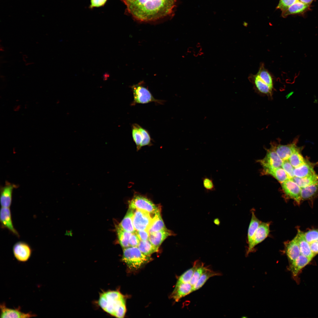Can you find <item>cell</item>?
<instances>
[{
  "instance_id": "16",
  "label": "cell",
  "mask_w": 318,
  "mask_h": 318,
  "mask_svg": "<svg viewBox=\"0 0 318 318\" xmlns=\"http://www.w3.org/2000/svg\"><path fill=\"white\" fill-rule=\"evenodd\" d=\"M0 318H30L36 316L35 314L31 313H24L21 312L19 307L17 309L9 308L4 303L0 305Z\"/></svg>"
},
{
  "instance_id": "23",
  "label": "cell",
  "mask_w": 318,
  "mask_h": 318,
  "mask_svg": "<svg viewBox=\"0 0 318 318\" xmlns=\"http://www.w3.org/2000/svg\"><path fill=\"white\" fill-rule=\"evenodd\" d=\"M294 173L295 176L303 178L313 175L315 173L313 165L306 160L303 164L294 168Z\"/></svg>"
},
{
  "instance_id": "3",
  "label": "cell",
  "mask_w": 318,
  "mask_h": 318,
  "mask_svg": "<svg viewBox=\"0 0 318 318\" xmlns=\"http://www.w3.org/2000/svg\"><path fill=\"white\" fill-rule=\"evenodd\" d=\"M249 78L258 92L267 95L272 94L274 89L273 77L265 68L264 64H261L256 74L250 75Z\"/></svg>"
},
{
  "instance_id": "10",
  "label": "cell",
  "mask_w": 318,
  "mask_h": 318,
  "mask_svg": "<svg viewBox=\"0 0 318 318\" xmlns=\"http://www.w3.org/2000/svg\"><path fill=\"white\" fill-rule=\"evenodd\" d=\"M269 222H261L259 224L254 236L251 245L248 247L247 254L253 250L257 245L264 241L269 236L270 232Z\"/></svg>"
},
{
  "instance_id": "36",
  "label": "cell",
  "mask_w": 318,
  "mask_h": 318,
  "mask_svg": "<svg viewBox=\"0 0 318 318\" xmlns=\"http://www.w3.org/2000/svg\"><path fill=\"white\" fill-rule=\"evenodd\" d=\"M202 180L203 186L206 191L209 192L215 191V186L212 178L204 176L202 178Z\"/></svg>"
},
{
  "instance_id": "43",
  "label": "cell",
  "mask_w": 318,
  "mask_h": 318,
  "mask_svg": "<svg viewBox=\"0 0 318 318\" xmlns=\"http://www.w3.org/2000/svg\"><path fill=\"white\" fill-rule=\"evenodd\" d=\"M213 222L217 226H219L220 225L221 222L219 218H216L214 219Z\"/></svg>"
},
{
  "instance_id": "24",
  "label": "cell",
  "mask_w": 318,
  "mask_h": 318,
  "mask_svg": "<svg viewBox=\"0 0 318 318\" xmlns=\"http://www.w3.org/2000/svg\"><path fill=\"white\" fill-rule=\"evenodd\" d=\"M166 229L159 210L155 213L148 231L150 234Z\"/></svg>"
},
{
  "instance_id": "22",
  "label": "cell",
  "mask_w": 318,
  "mask_h": 318,
  "mask_svg": "<svg viewBox=\"0 0 318 318\" xmlns=\"http://www.w3.org/2000/svg\"><path fill=\"white\" fill-rule=\"evenodd\" d=\"M193 286L190 283H183L175 288L172 297L177 302L182 297L193 292Z\"/></svg>"
},
{
  "instance_id": "1",
  "label": "cell",
  "mask_w": 318,
  "mask_h": 318,
  "mask_svg": "<svg viewBox=\"0 0 318 318\" xmlns=\"http://www.w3.org/2000/svg\"><path fill=\"white\" fill-rule=\"evenodd\" d=\"M127 12L136 20L149 22L172 14L176 0H122Z\"/></svg>"
},
{
  "instance_id": "19",
  "label": "cell",
  "mask_w": 318,
  "mask_h": 318,
  "mask_svg": "<svg viewBox=\"0 0 318 318\" xmlns=\"http://www.w3.org/2000/svg\"><path fill=\"white\" fill-rule=\"evenodd\" d=\"M175 235L172 231L167 229L150 233L148 240L153 245L159 248L167 237Z\"/></svg>"
},
{
  "instance_id": "18",
  "label": "cell",
  "mask_w": 318,
  "mask_h": 318,
  "mask_svg": "<svg viewBox=\"0 0 318 318\" xmlns=\"http://www.w3.org/2000/svg\"><path fill=\"white\" fill-rule=\"evenodd\" d=\"M312 259L301 254L294 261L289 264V269L294 278H297L299 272Z\"/></svg>"
},
{
  "instance_id": "14",
  "label": "cell",
  "mask_w": 318,
  "mask_h": 318,
  "mask_svg": "<svg viewBox=\"0 0 318 318\" xmlns=\"http://www.w3.org/2000/svg\"><path fill=\"white\" fill-rule=\"evenodd\" d=\"M0 221L1 228L7 229L13 234L19 237V233L14 226L9 208L1 207L0 212Z\"/></svg>"
},
{
  "instance_id": "13",
  "label": "cell",
  "mask_w": 318,
  "mask_h": 318,
  "mask_svg": "<svg viewBox=\"0 0 318 318\" xmlns=\"http://www.w3.org/2000/svg\"><path fill=\"white\" fill-rule=\"evenodd\" d=\"M19 185L6 181L5 185L0 187V203L2 207H10L12 203L13 190Z\"/></svg>"
},
{
  "instance_id": "46",
  "label": "cell",
  "mask_w": 318,
  "mask_h": 318,
  "mask_svg": "<svg viewBox=\"0 0 318 318\" xmlns=\"http://www.w3.org/2000/svg\"><path fill=\"white\" fill-rule=\"evenodd\" d=\"M316 241L318 242V239Z\"/></svg>"
},
{
  "instance_id": "32",
  "label": "cell",
  "mask_w": 318,
  "mask_h": 318,
  "mask_svg": "<svg viewBox=\"0 0 318 318\" xmlns=\"http://www.w3.org/2000/svg\"><path fill=\"white\" fill-rule=\"evenodd\" d=\"M221 275L219 272L209 269L203 274L196 284L193 286V291L194 292L201 288L210 278Z\"/></svg>"
},
{
  "instance_id": "30",
  "label": "cell",
  "mask_w": 318,
  "mask_h": 318,
  "mask_svg": "<svg viewBox=\"0 0 318 318\" xmlns=\"http://www.w3.org/2000/svg\"><path fill=\"white\" fill-rule=\"evenodd\" d=\"M318 192V180L305 187L301 188L302 200L309 199Z\"/></svg>"
},
{
  "instance_id": "37",
  "label": "cell",
  "mask_w": 318,
  "mask_h": 318,
  "mask_svg": "<svg viewBox=\"0 0 318 318\" xmlns=\"http://www.w3.org/2000/svg\"><path fill=\"white\" fill-rule=\"evenodd\" d=\"M304 237L309 244L318 239V229H314L304 232Z\"/></svg>"
},
{
  "instance_id": "26",
  "label": "cell",
  "mask_w": 318,
  "mask_h": 318,
  "mask_svg": "<svg viewBox=\"0 0 318 318\" xmlns=\"http://www.w3.org/2000/svg\"><path fill=\"white\" fill-rule=\"evenodd\" d=\"M201 263L198 260L195 261L192 267L186 270L179 277L175 288L182 284L190 283L195 270Z\"/></svg>"
},
{
  "instance_id": "17",
  "label": "cell",
  "mask_w": 318,
  "mask_h": 318,
  "mask_svg": "<svg viewBox=\"0 0 318 318\" xmlns=\"http://www.w3.org/2000/svg\"><path fill=\"white\" fill-rule=\"evenodd\" d=\"M285 253L290 264L294 261L301 254L296 236L292 240L286 243Z\"/></svg>"
},
{
  "instance_id": "35",
  "label": "cell",
  "mask_w": 318,
  "mask_h": 318,
  "mask_svg": "<svg viewBox=\"0 0 318 318\" xmlns=\"http://www.w3.org/2000/svg\"><path fill=\"white\" fill-rule=\"evenodd\" d=\"M209 269L207 267L205 266L201 262L195 270L190 281V284L193 286L203 274Z\"/></svg>"
},
{
  "instance_id": "2",
  "label": "cell",
  "mask_w": 318,
  "mask_h": 318,
  "mask_svg": "<svg viewBox=\"0 0 318 318\" xmlns=\"http://www.w3.org/2000/svg\"><path fill=\"white\" fill-rule=\"evenodd\" d=\"M98 304L105 311L117 318L124 317L126 308L125 299L117 291H108L100 295Z\"/></svg>"
},
{
  "instance_id": "4",
  "label": "cell",
  "mask_w": 318,
  "mask_h": 318,
  "mask_svg": "<svg viewBox=\"0 0 318 318\" xmlns=\"http://www.w3.org/2000/svg\"><path fill=\"white\" fill-rule=\"evenodd\" d=\"M122 260L130 269H137L151 260L150 256L142 253L138 247L123 249Z\"/></svg>"
},
{
  "instance_id": "20",
  "label": "cell",
  "mask_w": 318,
  "mask_h": 318,
  "mask_svg": "<svg viewBox=\"0 0 318 318\" xmlns=\"http://www.w3.org/2000/svg\"><path fill=\"white\" fill-rule=\"evenodd\" d=\"M296 236L301 254L312 259L314 256L312 251L310 244L307 241L304 237V232L299 229Z\"/></svg>"
},
{
  "instance_id": "38",
  "label": "cell",
  "mask_w": 318,
  "mask_h": 318,
  "mask_svg": "<svg viewBox=\"0 0 318 318\" xmlns=\"http://www.w3.org/2000/svg\"><path fill=\"white\" fill-rule=\"evenodd\" d=\"M281 167L285 170L290 179L295 176L294 173V168L288 160L284 161Z\"/></svg>"
},
{
  "instance_id": "15",
  "label": "cell",
  "mask_w": 318,
  "mask_h": 318,
  "mask_svg": "<svg viewBox=\"0 0 318 318\" xmlns=\"http://www.w3.org/2000/svg\"><path fill=\"white\" fill-rule=\"evenodd\" d=\"M298 140L297 138L292 143L286 145L273 143L271 145L280 158L284 161L288 160L292 153L298 148L296 145Z\"/></svg>"
},
{
  "instance_id": "5",
  "label": "cell",
  "mask_w": 318,
  "mask_h": 318,
  "mask_svg": "<svg viewBox=\"0 0 318 318\" xmlns=\"http://www.w3.org/2000/svg\"><path fill=\"white\" fill-rule=\"evenodd\" d=\"M144 83L143 81H141L131 87L133 97L131 105L134 106L138 104H147L152 102L163 104L164 101L155 99L148 88L144 86Z\"/></svg>"
},
{
  "instance_id": "33",
  "label": "cell",
  "mask_w": 318,
  "mask_h": 318,
  "mask_svg": "<svg viewBox=\"0 0 318 318\" xmlns=\"http://www.w3.org/2000/svg\"><path fill=\"white\" fill-rule=\"evenodd\" d=\"M138 247L142 253L148 256H150L152 254L157 252L158 250V248L153 245L149 240H140Z\"/></svg>"
},
{
  "instance_id": "28",
  "label": "cell",
  "mask_w": 318,
  "mask_h": 318,
  "mask_svg": "<svg viewBox=\"0 0 318 318\" xmlns=\"http://www.w3.org/2000/svg\"><path fill=\"white\" fill-rule=\"evenodd\" d=\"M264 170L266 174L271 175L281 183L290 179L289 176L281 167L274 169H264Z\"/></svg>"
},
{
  "instance_id": "27",
  "label": "cell",
  "mask_w": 318,
  "mask_h": 318,
  "mask_svg": "<svg viewBox=\"0 0 318 318\" xmlns=\"http://www.w3.org/2000/svg\"><path fill=\"white\" fill-rule=\"evenodd\" d=\"M261 222L256 217L254 211L252 212L251 217L248 230V247L251 245L254 234Z\"/></svg>"
},
{
  "instance_id": "25",
  "label": "cell",
  "mask_w": 318,
  "mask_h": 318,
  "mask_svg": "<svg viewBox=\"0 0 318 318\" xmlns=\"http://www.w3.org/2000/svg\"><path fill=\"white\" fill-rule=\"evenodd\" d=\"M134 212V210L129 208L124 218L119 224L124 230L132 233H135L136 231L132 221Z\"/></svg>"
},
{
  "instance_id": "44",
  "label": "cell",
  "mask_w": 318,
  "mask_h": 318,
  "mask_svg": "<svg viewBox=\"0 0 318 318\" xmlns=\"http://www.w3.org/2000/svg\"><path fill=\"white\" fill-rule=\"evenodd\" d=\"M21 105H16L14 107V111L15 112L19 111L21 108Z\"/></svg>"
},
{
  "instance_id": "6",
  "label": "cell",
  "mask_w": 318,
  "mask_h": 318,
  "mask_svg": "<svg viewBox=\"0 0 318 318\" xmlns=\"http://www.w3.org/2000/svg\"><path fill=\"white\" fill-rule=\"evenodd\" d=\"M128 203L129 208L143 211L150 214H155L160 210L151 201L141 195L135 196Z\"/></svg>"
},
{
  "instance_id": "12",
  "label": "cell",
  "mask_w": 318,
  "mask_h": 318,
  "mask_svg": "<svg viewBox=\"0 0 318 318\" xmlns=\"http://www.w3.org/2000/svg\"><path fill=\"white\" fill-rule=\"evenodd\" d=\"M281 183V187L285 194L289 198L299 204L302 201L301 188L290 179Z\"/></svg>"
},
{
  "instance_id": "42",
  "label": "cell",
  "mask_w": 318,
  "mask_h": 318,
  "mask_svg": "<svg viewBox=\"0 0 318 318\" xmlns=\"http://www.w3.org/2000/svg\"><path fill=\"white\" fill-rule=\"evenodd\" d=\"M309 244L312 251L315 256L318 254V242L316 241Z\"/></svg>"
},
{
  "instance_id": "7",
  "label": "cell",
  "mask_w": 318,
  "mask_h": 318,
  "mask_svg": "<svg viewBox=\"0 0 318 318\" xmlns=\"http://www.w3.org/2000/svg\"><path fill=\"white\" fill-rule=\"evenodd\" d=\"M132 133L133 139L135 143L137 150L143 146L151 145V139L149 132L136 123L132 126Z\"/></svg>"
},
{
  "instance_id": "45",
  "label": "cell",
  "mask_w": 318,
  "mask_h": 318,
  "mask_svg": "<svg viewBox=\"0 0 318 318\" xmlns=\"http://www.w3.org/2000/svg\"><path fill=\"white\" fill-rule=\"evenodd\" d=\"M109 76L110 75L108 73H105L103 75V80H107L109 77Z\"/></svg>"
},
{
  "instance_id": "21",
  "label": "cell",
  "mask_w": 318,
  "mask_h": 318,
  "mask_svg": "<svg viewBox=\"0 0 318 318\" xmlns=\"http://www.w3.org/2000/svg\"><path fill=\"white\" fill-rule=\"evenodd\" d=\"M313 0H295V3L287 9L290 15L299 14L308 9Z\"/></svg>"
},
{
  "instance_id": "9",
  "label": "cell",
  "mask_w": 318,
  "mask_h": 318,
  "mask_svg": "<svg viewBox=\"0 0 318 318\" xmlns=\"http://www.w3.org/2000/svg\"><path fill=\"white\" fill-rule=\"evenodd\" d=\"M283 161L277 154L272 145L267 150L264 158L259 160L264 169H274L281 167Z\"/></svg>"
},
{
  "instance_id": "34",
  "label": "cell",
  "mask_w": 318,
  "mask_h": 318,
  "mask_svg": "<svg viewBox=\"0 0 318 318\" xmlns=\"http://www.w3.org/2000/svg\"><path fill=\"white\" fill-rule=\"evenodd\" d=\"M288 160L294 168L300 166L306 161L300 152L299 148L292 153Z\"/></svg>"
},
{
  "instance_id": "31",
  "label": "cell",
  "mask_w": 318,
  "mask_h": 318,
  "mask_svg": "<svg viewBox=\"0 0 318 318\" xmlns=\"http://www.w3.org/2000/svg\"><path fill=\"white\" fill-rule=\"evenodd\" d=\"M295 182L301 188L307 187L318 180V175L314 174L303 178L294 176L290 179Z\"/></svg>"
},
{
  "instance_id": "40",
  "label": "cell",
  "mask_w": 318,
  "mask_h": 318,
  "mask_svg": "<svg viewBox=\"0 0 318 318\" xmlns=\"http://www.w3.org/2000/svg\"><path fill=\"white\" fill-rule=\"evenodd\" d=\"M107 1V0H90V8L93 9L103 6L106 4Z\"/></svg>"
},
{
  "instance_id": "11",
  "label": "cell",
  "mask_w": 318,
  "mask_h": 318,
  "mask_svg": "<svg viewBox=\"0 0 318 318\" xmlns=\"http://www.w3.org/2000/svg\"><path fill=\"white\" fill-rule=\"evenodd\" d=\"M13 252L14 257L18 261L24 262L28 261L30 258L32 249L26 243L19 241L14 245Z\"/></svg>"
},
{
  "instance_id": "41",
  "label": "cell",
  "mask_w": 318,
  "mask_h": 318,
  "mask_svg": "<svg viewBox=\"0 0 318 318\" xmlns=\"http://www.w3.org/2000/svg\"><path fill=\"white\" fill-rule=\"evenodd\" d=\"M135 233L140 240L145 241L149 239L150 233L147 230L136 231Z\"/></svg>"
},
{
  "instance_id": "29",
  "label": "cell",
  "mask_w": 318,
  "mask_h": 318,
  "mask_svg": "<svg viewBox=\"0 0 318 318\" xmlns=\"http://www.w3.org/2000/svg\"><path fill=\"white\" fill-rule=\"evenodd\" d=\"M116 231L119 243L123 249L130 246L129 241L132 233L122 229L119 225L115 226Z\"/></svg>"
},
{
  "instance_id": "8",
  "label": "cell",
  "mask_w": 318,
  "mask_h": 318,
  "mask_svg": "<svg viewBox=\"0 0 318 318\" xmlns=\"http://www.w3.org/2000/svg\"><path fill=\"white\" fill-rule=\"evenodd\" d=\"M150 214L140 210L135 211L133 216L132 221L136 231L148 230L152 220Z\"/></svg>"
},
{
  "instance_id": "39",
  "label": "cell",
  "mask_w": 318,
  "mask_h": 318,
  "mask_svg": "<svg viewBox=\"0 0 318 318\" xmlns=\"http://www.w3.org/2000/svg\"><path fill=\"white\" fill-rule=\"evenodd\" d=\"M140 241V239L135 233H132L129 241L130 246L138 247Z\"/></svg>"
}]
</instances>
